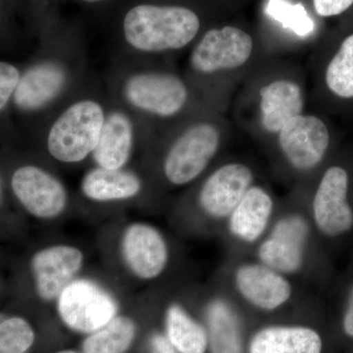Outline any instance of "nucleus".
I'll list each match as a JSON object with an SVG mask.
<instances>
[{"instance_id":"obj_10","label":"nucleus","mask_w":353,"mask_h":353,"mask_svg":"<svg viewBox=\"0 0 353 353\" xmlns=\"http://www.w3.org/2000/svg\"><path fill=\"white\" fill-rule=\"evenodd\" d=\"M85 263L80 248L70 245L46 246L32 255L31 269L36 292L41 301L52 303L78 277Z\"/></svg>"},{"instance_id":"obj_30","label":"nucleus","mask_w":353,"mask_h":353,"mask_svg":"<svg viewBox=\"0 0 353 353\" xmlns=\"http://www.w3.org/2000/svg\"><path fill=\"white\" fill-rule=\"evenodd\" d=\"M80 1L88 4V6H99V4L105 3L110 0H80Z\"/></svg>"},{"instance_id":"obj_27","label":"nucleus","mask_w":353,"mask_h":353,"mask_svg":"<svg viewBox=\"0 0 353 353\" xmlns=\"http://www.w3.org/2000/svg\"><path fill=\"white\" fill-rule=\"evenodd\" d=\"M21 78L19 70L7 62L0 61V111L13 97Z\"/></svg>"},{"instance_id":"obj_32","label":"nucleus","mask_w":353,"mask_h":353,"mask_svg":"<svg viewBox=\"0 0 353 353\" xmlns=\"http://www.w3.org/2000/svg\"><path fill=\"white\" fill-rule=\"evenodd\" d=\"M41 1H43V2H50V1H54V0H41Z\"/></svg>"},{"instance_id":"obj_21","label":"nucleus","mask_w":353,"mask_h":353,"mask_svg":"<svg viewBox=\"0 0 353 353\" xmlns=\"http://www.w3.org/2000/svg\"><path fill=\"white\" fill-rule=\"evenodd\" d=\"M143 189L141 179L132 172L95 167L83 176L81 190L92 201H128L138 196Z\"/></svg>"},{"instance_id":"obj_8","label":"nucleus","mask_w":353,"mask_h":353,"mask_svg":"<svg viewBox=\"0 0 353 353\" xmlns=\"http://www.w3.org/2000/svg\"><path fill=\"white\" fill-rule=\"evenodd\" d=\"M11 188L23 208L38 219H57L68 205L63 183L41 167L26 165L18 168L11 178Z\"/></svg>"},{"instance_id":"obj_4","label":"nucleus","mask_w":353,"mask_h":353,"mask_svg":"<svg viewBox=\"0 0 353 353\" xmlns=\"http://www.w3.org/2000/svg\"><path fill=\"white\" fill-rule=\"evenodd\" d=\"M308 236L307 222L303 216H284L272 223L257 243L256 260L289 278L299 275L306 264Z\"/></svg>"},{"instance_id":"obj_16","label":"nucleus","mask_w":353,"mask_h":353,"mask_svg":"<svg viewBox=\"0 0 353 353\" xmlns=\"http://www.w3.org/2000/svg\"><path fill=\"white\" fill-rule=\"evenodd\" d=\"M66 82V70L61 64L44 61L34 65L21 76L14 102L25 112L41 110L61 94Z\"/></svg>"},{"instance_id":"obj_3","label":"nucleus","mask_w":353,"mask_h":353,"mask_svg":"<svg viewBox=\"0 0 353 353\" xmlns=\"http://www.w3.org/2000/svg\"><path fill=\"white\" fill-rule=\"evenodd\" d=\"M58 316L77 333L90 334L118 315L119 304L110 292L90 279L74 280L57 301Z\"/></svg>"},{"instance_id":"obj_26","label":"nucleus","mask_w":353,"mask_h":353,"mask_svg":"<svg viewBox=\"0 0 353 353\" xmlns=\"http://www.w3.org/2000/svg\"><path fill=\"white\" fill-rule=\"evenodd\" d=\"M266 14L296 36L304 38L314 31V22L301 3L292 4L287 0H268Z\"/></svg>"},{"instance_id":"obj_2","label":"nucleus","mask_w":353,"mask_h":353,"mask_svg":"<svg viewBox=\"0 0 353 353\" xmlns=\"http://www.w3.org/2000/svg\"><path fill=\"white\" fill-rule=\"evenodd\" d=\"M105 114L99 102L85 99L75 102L64 111L51 126L48 150L62 163H79L92 154Z\"/></svg>"},{"instance_id":"obj_12","label":"nucleus","mask_w":353,"mask_h":353,"mask_svg":"<svg viewBox=\"0 0 353 353\" xmlns=\"http://www.w3.org/2000/svg\"><path fill=\"white\" fill-rule=\"evenodd\" d=\"M252 171L245 165H224L209 176L199 194V206L208 220L226 222L248 190L252 187Z\"/></svg>"},{"instance_id":"obj_28","label":"nucleus","mask_w":353,"mask_h":353,"mask_svg":"<svg viewBox=\"0 0 353 353\" xmlns=\"http://www.w3.org/2000/svg\"><path fill=\"white\" fill-rule=\"evenodd\" d=\"M316 12L323 17L340 15L353 4V0H313Z\"/></svg>"},{"instance_id":"obj_33","label":"nucleus","mask_w":353,"mask_h":353,"mask_svg":"<svg viewBox=\"0 0 353 353\" xmlns=\"http://www.w3.org/2000/svg\"><path fill=\"white\" fill-rule=\"evenodd\" d=\"M0 11H1V0H0Z\"/></svg>"},{"instance_id":"obj_19","label":"nucleus","mask_w":353,"mask_h":353,"mask_svg":"<svg viewBox=\"0 0 353 353\" xmlns=\"http://www.w3.org/2000/svg\"><path fill=\"white\" fill-rule=\"evenodd\" d=\"M134 148V128L126 114L115 111L104 120L101 137L92 152L95 163L102 168H124Z\"/></svg>"},{"instance_id":"obj_1","label":"nucleus","mask_w":353,"mask_h":353,"mask_svg":"<svg viewBox=\"0 0 353 353\" xmlns=\"http://www.w3.org/2000/svg\"><path fill=\"white\" fill-rule=\"evenodd\" d=\"M122 34L131 48L143 52L180 50L196 38L197 14L179 6L132 4L122 18Z\"/></svg>"},{"instance_id":"obj_9","label":"nucleus","mask_w":353,"mask_h":353,"mask_svg":"<svg viewBox=\"0 0 353 353\" xmlns=\"http://www.w3.org/2000/svg\"><path fill=\"white\" fill-rule=\"evenodd\" d=\"M347 194V172L339 166L325 172L312 202L313 223L323 236L338 238L353 229V209Z\"/></svg>"},{"instance_id":"obj_24","label":"nucleus","mask_w":353,"mask_h":353,"mask_svg":"<svg viewBox=\"0 0 353 353\" xmlns=\"http://www.w3.org/2000/svg\"><path fill=\"white\" fill-rule=\"evenodd\" d=\"M326 82L338 97H353V34L343 41L340 50L330 62Z\"/></svg>"},{"instance_id":"obj_7","label":"nucleus","mask_w":353,"mask_h":353,"mask_svg":"<svg viewBox=\"0 0 353 353\" xmlns=\"http://www.w3.org/2000/svg\"><path fill=\"white\" fill-rule=\"evenodd\" d=\"M219 146V134L210 124L194 125L187 130L165 158L164 174L175 185H187L205 170Z\"/></svg>"},{"instance_id":"obj_22","label":"nucleus","mask_w":353,"mask_h":353,"mask_svg":"<svg viewBox=\"0 0 353 353\" xmlns=\"http://www.w3.org/2000/svg\"><path fill=\"white\" fill-rule=\"evenodd\" d=\"M166 338L176 353H206L208 334L182 304L172 303L165 311Z\"/></svg>"},{"instance_id":"obj_15","label":"nucleus","mask_w":353,"mask_h":353,"mask_svg":"<svg viewBox=\"0 0 353 353\" xmlns=\"http://www.w3.org/2000/svg\"><path fill=\"white\" fill-rule=\"evenodd\" d=\"M273 214L270 194L252 185L225 222L228 234L243 245H256L270 229Z\"/></svg>"},{"instance_id":"obj_13","label":"nucleus","mask_w":353,"mask_h":353,"mask_svg":"<svg viewBox=\"0 0 353 353\" xmlns=\"http://www.w3.org/2000/svg\"><path fill=\"white\" fill-rule=\"evenodd\" d=\"M252 46V37L239 28L210 30L192 51L190 62L203 74L238 68L250 57Z\"/></svg>"},{"instance_id":"obj_20","label":"nucleus","mask_w":353,"mask_h":353,"mask_svg":"<svg viewBox=\"0 0 353 353\" xmlns=\"http://www.w3.org/2000/svg\"><path fill=\"white\" fill-rule=\"evenodd\" d=\"M262 126L278 132L290 120L301 115L303 108L301 88L290 81H277L260 90Z\"/></svg>"},{"instance_id":"obj_6","label":"nucleus","mask_w":353,"mask_h":353,"mask_svg":"<svg viewBox=\"0 0 353 353\" xmlns=\"http://www.w3.org/2000/svg\"><path fill=\"white\" fill-rule=\"evenodd\" d=\"M120 253L130 273L145 282L159 278L170 260V250L164 234L145 222L131 223L125 228L121 234Z\"/></svg>"},{"instance_id":"obj_31","label":"nucleus","mask_w":353,"mask_h":353,"mask_svg":"<svg viewBox=\"0 0 353 353\" xmlns=\"http://www.w3.org/2000/svg\"><path fill=\"white\" fill-rule=\"evenodd\" d=\"M55 353H80V352H75V350H61V352H55Z\"/></svg>"},{"instance_id":"obj_29","label":"nucleus","mask_w":353,"mask_h":353,"mask_svg":"<svg viewBox=\"0 0 353 353\" xmlns=\"http://www.w3.org/2000/svg\"><path fill=\"white\" fill-rule=\"evenodd\" d=\"M343 330L345 334L353 339V287L348 292L345 312L343 315Z\"/></svg>"},{"instance_id":"obj_17","label":"nucleus","mask_w":353,"mask_h":353,"mask_svg":"<svg viewBox=\"0 0 353 353\" xmlns=\"http://www.w3.org/2000/svg\"><path fill=\"white\" fill-rule=\"evenodd\" d=\"M321 334L304 325H270L259 330L248 353H322Z\"/></svg>"},{"instance_id":"obj_5","label":"nucleus","mask_w":353,"mask_h":353,"mask_svg":"<svg viewBox=\"0 0 353 353\" xmlns=\"http://www.w3.org/2000/svg\"><path fill=\"white\" fill-rule=\"evenodd\" d=\"M232 283L241 301L262 312L277 311L294 297L290 278L257 260L236 265L232 273Z\"/></svg>"},{"instance_id":"obj_25","label":"nucleus","mask_w":353,"mask_h":353,"mask_svg":"<svg viewBox=\"0 0 353 353\" xmlns=\"http://www.w3.org/2000/svg\"><path fill=\"white\" fill-rule=\"evenodd\" d=\"M34 340V329L24 318L0 314V353H27Z\"/></svg>"},{"instance_id":"obj_23","label":"nucleus","mask_w":353,"mask_h":353,"mask_svg":"<svg viewBox=\"0 0 353 353\" xmlns=\"http://www.w3.org/2000/svg\"><path fill=\"white\" fill-rule=\"evenodd\" d=\"M136 323L129 316L117 315L83 343V353H126L136 338Z\"/></svg>"},{"instance_id":"obj_14","label":"nucleus","mask_w":353,"mask_h":353,"mask_svg":"<svg viewBox=\"0 0 353 353\" xmlns=\"http://www.w3.org/2000/svg\"><path fill=\"white\" fill-rule=\"evenodd\" d=\"M279 143L288 161L299 171L315 168L330 143L326 125L315 116H296L280 131Z\"/></svg>"},{"instance_id":"obj_11","label":"nucleus","mask_w":353,"mask_h":353,"mask_svg":"<svg viewBox=\"0 0 353 353\" xmlns=\"http://www.w3.org/2000/svg\"><path fill=\"white\" fill-rule=\"evenodd\" d=\"M124 94L134 108L162 117L180 112L188 99L183 81L167 73L134 74L125 83Z\"/></svg>"},{"instance_id":"obj_18","label":"nucleus","mask_w":353,"mask_h":353,"mask_svg":"<svg viewBox=\"0 0 353 353\" xmlns=\"http://www.w3.org/2000/svg\"><path fill=\"white\" fill-rule=\"evenodd\" d=\"M204 313L208 350L211 353H243L240 315L230 299L221 296L211 297Z\"/></svg>"}]
</instances>
